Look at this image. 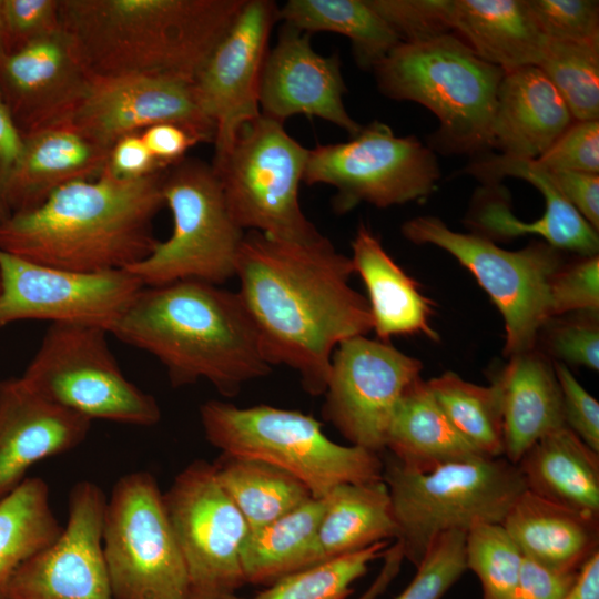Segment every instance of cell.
I'll use <instances>...</instances> for the list:
<instances>
[{
    "label": "cell",
    "mask_w": 599,
    "mask_h": 599,
    "mask_svg": "<svg viewBox=\"0 0 599 599\" xmlns=\"http://www.w3.org/2000/svg\"><path fill=\"white\" fill-rule=\"evenodd\" d=\"M353 273L351 257L324 235L312 242L244 235L237 293L265 359L294 369L312 396L324 394L338 344L373 331L368 302L349 284Z\"/></svg>",
    "instance_id": "obj_1"
},
{
    "label": "cell",
    "mask_w": 599,
    "mask_h": 599,
    "mask_svg": "<svg viewBox=\"0 0 599 599\" xmlns=\"http://www.w3.org/2000/svg\"><path fill=\"white\" fill-rule=\"evenodd\" d=\"M165 169L135 180L104 171L63 185L39 206L0 223V250L73 272L126 270L159 242L153 220L164 205Z\"/></svg>",
    "instance_id": "obj_2"
},
{
    "label": "cell",
    "mask_w": 599,
    "mask_h": 599,
    "mask_svg": "<svg viewBox=\"0 0 599 599\" xmlns=\"http://www.w3.org/2000/svg\"><path fill=\"white\" fill-rule=\"evenodd\" d=\"M110 334L156 357L173 387L205 379L233 397L272 368L238 293L205 282L144 286Z\"/></svg>",
    "instance_id": "obj_3"
},
{
    "label": "cell",
    "mask_w": 599,
    "mask_h": 599,
    "mask_svg": "<svg viewBox=\"0 0 599 599\" xmlns=\"http://www.w3.org/2000/svg\"><path fill=\"white\" fill-rule=\"evenodd\" d=\"M245 0H59L62 31L92 77L193 81Z\"/></svg>",
    "instance_id": "obj_4"
},
{
    "label": "cell",
    "mask_w": 599,
    "mask_h": 599,
    "mask_svg": "<svg viewBox=\"0 0 599 599\" xmlns=\"http://www.w3.org/2000/svg\"><path fill=\"white\" fill-rule=\"evenodd\" d=\"M373 71L384 95L419 103L437 116L432 149L479 156L491 148V121L505 71L480 59L457 34L399 42Z\"/></svg>",
    "instance_id": "obj_5"
},
{
    "label": "cell",
    "mask_w": 599,
    "mask_h": 599,
    "mask_svg": "<svg viewBox=\"0 0 599 599\" xmlns=\"http://www.w3.org/2000/svg\"><path fill=\"white\" fill-rule=\"evenodd\" d=\"M206 440L222 454L268 463L301 480L315 498L345 483L383 479L379 454L329 439L322 424L298 410L238 407L207 400L200 407Z\"/></svg>",
    "instance_id": "obj_6"
},
{
    "label": "cell",
    "mask_w": 599,
    "mask_h": 599,
    "mask_svg": "<svg viewBox=\"0 0 599 599\" xmlns=\"http://www.w3.org/2000/svg\"><path fill=\"white\" fill-rule=\"evenodd\" d=\"M383 481L397 525L395 540L415 567L439 535L467 531L478 522L501 524L526 490L517 466L505 457H478L416 473L390 456L384 461Z\"/></svg>",
    "instance_id": "obj_7"
},
{
    "label": "cell",
    "mask_w": 599,
    "mask_h": 599,
    "mask_svg": "<svg viewBox=\"0 0 599 599\" xmlns=\"http://www.w3.org/2000/svg\"><path fill=\"white\" fill-rule=\"evenodd\" d=\"M162 191L172 215V233L125 271L143 286L180 281L220 285L234 277L246 232L230 214L212 165L183 159L167 166Z\"/></svg>",
    "instance_id": "obj_8"
},
{
    "label": "cell",
    "mask_w": 599,
    "mask_h": 599,
    "mask_svg": "<svg viewBox=\"0 0 599 599\" xmlns=\"http://www.w3.org/2000/svg\"><path fill=\"white\" fill-rule=\"evenodd\" d=\"M308 151L283 123L261 114L238 130L222 158L213 160L229 212L242 230L290 242L323 236L300 204Z\"/></svg>",
    "instance_id": "obj_9"
},
{
    "label": "cell",
    "mask_w": 599,
    "mask_h": 599,
    "mask_svg": "<svg viewBox=\"0 0 599 599\" xmlns=\"http://www.w3.org/2000/svg\"><path fill=\"white\" fill-rule=\"evenodd\" d=\"M402 233L414 244L448 252L475 276L504 318L505 356L536 347L551 318L550 281L565 263L561 251L539 241L519 251L504 250L479 234L453 231L430 215L406 221Z\"/></svg>",
    "instance_id": "obj_10"
},
{
    "label": "cell",
    "mask_w": 599,
    "mask_h": 599,
    "mask_svg": "<svg viewBox=\"0 0 599 599\" xmlns=\"http://www.w3.org/2000/svg\"><path fill=\"white\" fill-rule=\"evenodd\" d=\"M108 334L97 326L51 323L22 379L48 400L91 422L158 424L156 399L122 373Z\"/></svg>",
    "instance_id": "obj_11"
},
{
    "label": "cell",
    "mask_w": 599,
    "mask_h": 599,
    "mask_svg": "<svg viewBox=\"0 0 599 599\" xmlns=\"http://www.w3.org/2000/svg\"><path fill=\"white\" fill-rule=\"evenodd\" d=\"M102 552L113 599H187L185 565L151 473L132 471L114 484Z\"/></svg>",
    "instance_id": "obj_12"
},
{
    "label": "cell",
    "mask_w": 599,
    "mask_h": 599,
    "mask_svg": "<svg viewBox=\"0 0 599 599\" xmlns=\"http://www.w3.org/2000/svg\"><path fill=\"white\" fill-rule=\"evenodd\" d=\"M439 177L430 146L374 121L346 142L309 149L303 182L333 186L334 209L347 212L362 202L384 209L425 200Z\"/></svg>",
    "instance_id": "obj_13"
},
{
    "label": "cell",
    "mask_w": 599,
    "mask_h": 599,
    "mask_svg": "<svg viewBox=\"0 0 599 599\" xmlns=\"http://www.w3.org/2000/svg\"><path fill=\"white\" fill-rule=\"evenodd\" d=\"M187 576V599H227L245 582L241 549L250 532L219 483L214 466L196 459L163 494Z\"/></svg>",
    "instance_id": "obj_14"
},
{
    "label": "cell",
    "mask_w": 599,
    "mask_h": 599,
    "mask_svg": "<svg viewBox=\"0 0 599 599\" xmlns=\"http://www.w3.org/2000/svg\"><path fill=\"white\" fill-rule=\"evenodd\" d=\"M420 372L417 358L389 342L366 335L347 338L331 359L323 417L351 445L379 454L395 410Z\"/></svg>",
    "instance_id": "obj_15"
},
{
    "label": "cell",
    "mask_w": 599,
    "mask_h": 599,
    "mask_svg": "<svg viewBox=\"0 0 599 599\" xmlns=\"http://www.w3.org/2000/svg\"><path fill=\"white\" fill-rule=\"evenodd\" d=\"M0 327L24 319L97 326L109 333L144 287L125 270L82 273L0 250Z\"/></svg>",
    "instance_id": "obj_16"
},
{
    "label": "cell",
    "mask_w": 599,
    "mask_h": 599,
    "mask_svg": "<svg viewBox=\"0 0 599 599\" xmlns=\"http://www.w3.org/2000/svg\"><path fill=\"white\" fill-rule=\"evenodd\" d=\"M67 123L90 141L111 149L123 136L173 123L199 143H214L215 126L201 109L193 81L161 75H90Z\"/></svg>",
    "instance_id": "obj_17"
},
{
    "label": "cell",
    "mask_w": 599,
    "mask_h": 599,
    "mask_svg": "<svg viewBox=\"0 0 599 599\" xmlns=\"http://www.w3.org/2000/svg\"><path fill=\"white\" fill-rule=\"evenodd\" d=\"M277 13L274 1L245 0L193 80L197 102L215 126L213 160L230 150L245 123L261 115V79Z\"/></svg>",
    "instance_id": "obj_18"
},
{
    "label": "cell",
    "mask_w": 599,
    "mask_h": 599,
    "mask_svg": "<svg viewBox=\"0 0 599 599\" xmlns=\"http://www.w3.org/2000/svg\"><path fill=\"white\" fill-rule=\"evenodd\" d=\"M105 504L97 484L77 483L62 532L17 569L4 599H113L102 552Z\"/></svg>",
    "instance_id": "obj_19"
},
{
    "label": "cell",
    "mask_w": 599,
    "mask_h": 599,
    "mask_svg": "<svg viewBox=\"0 0 599 599\" xmlns=\"http://www.w3.org/2000/svg\"><path fill=\"white\" fill-rule=\"evenodd\" d=\"M89 79L62 30L0 54V95L21 136L64 122Z\"/></svg>",
    "instance_id": "obj_20"
},
{
    "label": "cell",
    "mask_w": 599,
    "mask_h": 599,
    "mask_svg": "<svg viewBox=\"0 0 599 599\" xmlns=\"http://www.w3.org/2000/svg\"><path fill=\"white\" fill-rule=\"evenodd\" d=\"M345 92L338 55L318 54L311 34L283 23L263 67L261 114L281 123L297 114L316 116L354 136L362 126L344 105Z\"/></svg>",
    "instance_id": "obj_21"
},
{
    "label": "cell",
    "mask_w": 599,
    "mask_h": 599,
    "mask_svg": "<svg viewBox=\"0 0 599 599\" xmlns=\"http://www.w3.org/2000/svg\"><path fill=\"white\" fill-rule=\"evenodd\" d=\"M91 420L32 389L22 377L0 380V499L35 463L84 441Z\"/></svg>",
    "instance_id": "obj_22"
},
{
    "label": "cell",
    "mask_w": 599,
    "mask_h": 599,
    "mask_svg": "<svg viewBox=\"0 0 599 599\" xmlns=\"http://www.w3.org/2000/svg\"><path fill=\"white\" fill-rule=\"evenodd\" d=\"M571 113L536 65L504 73L491 121V148L501 154L538 159L571 124Z\"/></svg>",
    "instance_id": "obj_23"
},
{
    "label": "cell",
    "mask_w": 599,
    "mask_h": 599,
    "mask_svg": "<svg viewBox=\"0 0 599 599\" xmlns=\"http://www.w3.org/2000/svg\"><path fill=\"white\" fill-rule=\"evenodd\" d=\"M521 179L542 194L544 214L532 222L519 220L511 212L506 191L498 184H486L477 192L468 217L475 233L491 241L539 235L559 251L579 256L598 255V231L562 196L549 172L529 164L522 170Z\"/></svg>",
    "instance_id": "obj_24"
},
{
    "label": "cell",
    "mask_w": 599,
    "mask_h": 599,
    "mask_svg": "<svg viewBox=\"0 0 599 599\" xmlns=\"http://www.w3.org/2000/svg\"><path fill=\"white\" fill-rule=\"evenodd\" d=\"M110 150L67 123L22 136V150L7 192L10 216L39 206L63 185L100 176Z\"/></svg>",
    "instance_id": "obj_25"
},
{
    "label": "cell",
    "mask_w": 599,
    "mask_h": 599,
    "mask_svg": "<svg viewBox=\"0 0 599 599\" xmlns=\"http://www.w3.org/2000/svg\"><path fill=\"white\" fill-rule=\"evenodd\" d=\"M504 437V457L516 465L547 434L565 427L560 387L554 364L532 348L514 355L495 380Z\"/></svg>",
    "instance_id": "obj_26"
},
{
    "label": "cell",
    "mask_w": 599,
    "mask_h": 599,
    "mask_svg": "<svg viewBox=\"0 0 599 599\" xmlns=\"http://www.w3.org/2000/svg\"><path fill=\"white\" fill-rule=\"evenodd\" d=\"M351 261L354 273L361 276L366 287L377 339L389 342L395 336L414 334L438 339L429 323L432 302L364 224L358 226L352 242Z\"/></svg>",
    "instance_id": "obj_27"
},
{
    "label": "cell",
    "mask_w": 599,
    "mask_h": 599,
    "mask_svg": "<svg viewBox=\"0 0 599 599\" xmlns=\"http://www.w3.org/2000/svg\"><path fill=\"white\" fill-rule=\"evenodd\" d=\"M516 466L526 490L599 521V453L567 426L538 439Z\"/></svg>",
    "instance_id": "obj_28"
},
{
    "label": "cell",
    "mask_w": 599,
    "mask_h": 599,
    "mask_svg": "<svg viewBox=\"0 0 599 599\" xmlns=\"http://www.w3.org/2000/svg\"><path fill=\"white\" fill-rule=\"evenodd\" d=\"M501 525L522 555L548 568L579 571L598 550L599 521L525 490Z\"/></svg>",
    "instance_id": "obj_29"
},
{
    "label": "cell",
    "mask_w": 599,
    "mask_h": 599,
    "mask_svg": "<svg viewBox=\"0 0 599 599\" xmlns=\"http://www.w3.org/2000/svg\"><path fill=\"white\" fill-rule=\"evenodd\" d=\"M453 32L505 72L537 65L547 38L527 0H450Z\"/></svg>",
    "instance_id": "obj_30"
},
{
    "label": "cell",
    "mask_w": 599,
    "mask_h": 599,
    "mask_svg": "<svg viewBox=\"0 0 599 599\" xmlns=\"http://www.w3.org/2000/svg\"><path fill=\"white\" fill-rule=\"evenodd\" d=\"M385 449L402 467L416 473L487 457L456 430L422 377L402 397L389 425Z\"/></svg>",
    "instance_id": "obj_31"
},
{
    "label": "cell",
    "mask_w": 599,
    "mask_h": 599,
    "mask_svg": "<svg viewBox=\"0 0 599 599\" xmlns=\"http://www.w3.org/2000/svg\"><path fill=\"white\" fill-rule=\"evenodd\" d=\"M323 499L317 564L397 538L392 500L383 479L341 484Z\"/></svg>",
    "instance_id": "obj_32"
},
{
    "label": "cell",
    "mask_w": 599,
    "mask_h": 599,
    "mask_svg": "<svg viewBox=\"0 0 599 599\" xmlns=\"http://www.w3.org/2000/svg\"><path fill=\"white\" fill-rule=\"evenodd\" d=\"M324 499L312 497L276 520L248 532L241 549L245 582L270 586L317 565V530Z\"/></svg>",
    "instance_id": "obj_33"
},
{
    "label": "cell",
    "mask_w": 599,
    "mask_h": 599,
    "mask_svg": "<svg viewBox=\"0 0 599 599\" xmlns=\"http://www.w3.org/2000/svg\"><path fill=\"white\" fill-rule=\"evenodd\" d=\"M278 21L312 34L332 32L349 39L356 63L374 69L400 41L368 0H288Z\"/></svg>",
    "instance_id": "obj_34"
},
{
    "label": "cell",
    "mask_w": 599,
    "mask_h": 599,
    "mask_svg": "<svg viewBox=\"0 0 599 599\" xmlns=\"http://www.w3.org/2000/svg\"><path fill=\"white\" fill-rule=\"evenodd\" d=\"M212 464L219 483L244 517L250 531L276 520L313 497L296 477L258 459L221 454Z\"/></svg>",
    "instance_id": "obj_35"
},
{
    "label": "cell",
    "mask_w": 599,
    "mask_h": 599,
    "mask_svg": "<svg viewBox=\"0 0 599 599\" xmlns=\"http://www.w3.org/2000/svg\"><path fill=\"white\" fill-rule=\"evenodd\" d=\"M62 529L40 477H26L0 499V599L17 569L52 545Z\"/></svg>",
    "instance_id": "obj_36"
},
{
    "label": "cell",
    "mask_w": 599,
    "mask_h": 599,
    "mask_svg": "<svg viewBox=\"0 0 599 599\" xmlns=\"http://www.w3.org/2000/svg\"><path fill=\"white\" fill-rule=\"evenodd\" d=\"M456 430L487 457H504L502 420L495 384L480 386L453 372L426 380Z\"/></svg>",
    "instance_id": "obj_37"
},
{
    "label": "cell",
    "mask_w": 599,
    "mask_h": 599,
    "mask_svg": "<svg viewBox=\"0 0 599 599\" xmlns=\"http://www.w3.org/2000/svg\"><path fill=\"white\" fill-rule=\"evenodd\" d=\"M538 67L575 121L599 120V41L547 39Z\"/></svg>",
    "instance_id": "obj_38"
},
{
    "label": "cell",
    "mask_w": 599,
    "mask_h": 599,
    "mask_svg": "<svg viewBox=\"0 0 599 599\" xmlns=\"http://www.w3.org/2000/svg\"><path fill=\"white\" fill-rule=\"evenodd\" d=\"M392 541L383 540L364 549L287 575L251 598L227 599H346L352 585L363 577L372 561L382 558Z\"/></svg>",
    "instance_id": "obj_39"
},
{
    "label": "cell",
    "mask_w": 599,
    "mask_h": 599,
    "mask_svg": "<svg viewBox=\"0 0 599 599\" xmlns=\"http://www.w3.org/2000/svg\"><path fill=\"white\" fill-rule=\"evenodd\" d=\"M466 567L479 579L481 599H511L524 555L501 524L478 522L466 531Z\"/></svg>",
    "instance_id": "obj_40"
},
{
    "label": "cell",
    "mask_w": 599,
    "mask_h": 599,
    "mask_svg": "<svg viewBox=\"0 0 599 599\" xmlns=\"http://www.w3.org/2000/svg\"><path fill=\"white\" fill-rule=\"evenodd\" d=\"M465 530L439 535L428 547L407 588L396 599H440L467 569Z\"/></svg>",
    "instance_id": "obj_41"
},
{
    "label": "cell",
    "mask_w": 599,
    "mask_h": 599,
    "mask_svg": "<svg viewBox=\"0 0 599 599\" xmlns=\"http://www.w3.org/2000/svg\"><path fill=\"white\" fill-rule=\"evenodd\" d=\"M402 42H422L453 32L450 0H368Z\"/></svg>",
    "instance_id": "obj_42"
},
{
    "label": "cell",
    "mask_w": 599,
    "mask_h": 599,
    "mask_svg": "<svg viewBox=\"0 0 599 599\" xmlns=\"http://www.w3.org/2000/svg\"><path fill=\"white\" fill-rule=\"evenodd\" d=\"M547 39L599 41V2L595 0H527Z\"/></svg>",
    "instance_id": "obj_43"
},
{
    "label": "cell",
    "mask_w": 599,
    "mask_h": 599,
    "mask_svg": "<svg viewBox=\"0 0 599 599\" xmlns=\"http://www.w3.org/2000/svg\"><path fill=\"white\" fill-rule=\"evenodd\" d=\"M549 292L551 318L573 312L598 313L599 256L564 263L554 274Z\"/></svg>",
    "instance_id": "obj_44"
},
{
    "label": "cell",
    "mask_w": 599,
    "mask_h": 599,
    "mask_svg": "<svg viewBox=\"0 0 599 599\" xmlns=\"http://www.w3.org/2000/svg\"><path fill=\"white\" fill-rule=\"evenodd\" d=\"M567 319L550 318L546 328L545 346L557 362L581 365L591 370L599 369L598 313H582ZM541 328V329H542Z\"/></svg>",
    "instance_id": "obj_45"
},
{
    "label": "cell",
    "mask_w": 599,
    "mask_h": 599,
    "mask_svg": "<svg viewBox=\"0 0 599 599\" xmlns=\"http://www.w3.org/2000/svg\"><path fill=\"white\" fill-rule=\"evenodd\" d=\"M4 53L62 30L59 0H3Z\"/></svg>",
    "instance_id": "obj_46"
},
{
    "label": "cell",
    "mask_w": 599,
    "mask_h": 599,
    "mask_svg": "<svg viewBox=\"0 0 599 599\" xmlns=\"http://www.w3.org/2000/svg\"><path fill=\"white\" fill-rule=\"evenodd\" d=\"M546 171L599 174V120L572 121L536 160Z\"/></svg>",
    "instance_id": "obj_47"
},
{
    "label": "cell",
    "mask_w": 599,
    "mask_h": 599,
    "mask_svg": "<svg viewBox=\"0 0 599 599\" xmlns=\"http://www.w3.org/2000/svg\"><path fill=\"white\" fill-rule=\"evenodd\" d=\"M560 387L566 426L599 453V403L561 362H552Z\"/></svg>",
    "instance_id": "obj_48"
},
{
    "label": "cell",
    "mask_w": 599,
    "mask_h": 599,
    "mask_svg": "<svg viewBox=\"0 0 599 599\" xmlns=\"http://www.w3.org/2000/svg\"><path fill=\"white\" fill-rule=\"evenodd\" d=\"M579 571L551 569L524 556L511 599H565Z\"/></svg>",
    "instance_id": "obj_49"
},
{
    "label": "cell",
    "mask_w": 599,
    "mask_h": 599,
    "mask_svg": "<svg viewBox=\"0 0 599 599\" xmlns=\"http://www.w3.org/2000/svg\"><path fill=\"white\" fill-rule=\"evenodd\" d=\"M569 204L596 230L599 229V174L548 171Z\"/></svg>",
    "instance_id": "obj_50"
},
{
    "label": "cell",
    "mask_w": 599,
    "mask_h": 599,
    "mask_svg": "<svg viewBox=\"0 0 599 599\" xmlns=\"http://www.w3.org/2000/svg\"><path fill=\"white\" fill-rule=\"evenodd\" d=\"M161 166L146 148L140 133L123 136L110 150L105 171L123 180L146 176Z\"/></svg>",
    "instance_id": "obj_51"
},
{
    "label": "cell",
    "mask_w": 599,
    "mask_h": 599,
    "mask_svg": "<svg viewBox=\"0 0 599 599\" xmlns=\"http://www.w3.org/2000/svg\"><path fill=\"white\" fill-rule=\"evenodd\" d=\"M140 134L153 158L163 167L183 160L185 153L199 144L191 133L173 123L155 124Z\"/></svg>",
    "instance_id": "obj_52"
},
{
    "label": "cell",
    "mask_w": 599,
    "mask_h": 599,
    "mask_svg": "<svg viewBox=\"0 0 599 599\" xmlns=\"http://www.w3.org/2000/svg\"><path fill=\"white\" fill-rule=\"evenodd\" d=\"M22 150V136L0 98V223L10 217L7 192Z\"/></svg>",
    "instance_id": "obj_53"
},
{
    "label": "cell",
    "mask_w": 599,
    "mask_h": 599,
    "mask_svg": "<svg viewBox=\"0 0 599 599\" xmlns=\"http://www.w3.org/2000/svg\"><path fill=\"white\" fill-rule=\"evenodd\" d=\"M383 566L369 588L358 599H376L382 595L400 570L404 561L402 544L394 540L385 550Z\"/></svg>",
    "instance_id": "obj_54"
},
{
    "label": "cell",
    "mask_w": 599,
    "mask_h": 599,
    "mask_svg": "<svg viewBox=\"0 0 599 599\" xmlns=\"http://www.w3.org/2000/svg\"><path fill=\"white\" fill-rule=\"evenodd\" d=\"M565 599H599V551L581 567L575 586Z\"/></svg>",
    "instance_id": "obj_55"
},
{
    "label": "cell",
    "mask_w": 599,
    "mask_h": 599,
    "mask_svg": "<svg viewBox=\"0 0 599 599\" xmlns=\"http://www.w3.org/2000/svg\"><path fill=\"white\" fill-rule=\"evenodd\" d=\"M4 53L3 0H0V54Z\"/></svg>",
    "instance_id": "obj_56"
},
{
    "label": "cell",
    "mask_w": 599,
    "mask_h": 599,
    "mask_svg": "<svg viewBox=\"0 0 599 599\" xmlns=\"http://www.w3.org/2000/svg\"><path fill=\"white\" fill-rule=\"evenodd\" d=\"M0 290H1V276H0Z\"/></svg>",
    "instance_id": "obj_57"
},
{
    "label": "cell",
    "mask_w": 599,
    "mask_h": 599,
    "mask_svg": "<svg viewBox=\"0 0 599 599\" xmlns=\"http://www.w3.org/2000/svg\"><path fill=\"white\" fill-rule=\"evenodd\" d=\"M0 98H1V95H0Z\"/></svg>",
    "instance_id": "obj_58"
}]
</instances>
